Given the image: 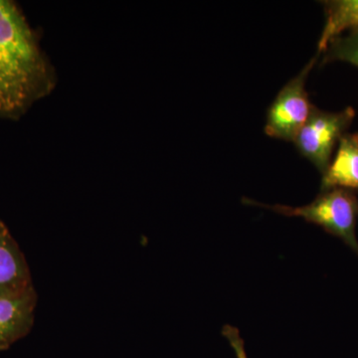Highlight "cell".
<instances>
[{
  "instance_id": "8fae6325",
  "label": "cell",
  "mask_w": 358,
  "mask_h": 358,
  "mask_svg": "<svg viewBox=\"0 0 358 358\" xmlns=\"http://www.w3.org/2000/svg\"><path fill=\"white\" fill-rule=\"evenodd\" d=\"M2 225H4V223L1 222V221H0V227H1Z\"/></svg>"
},
{
  "instance_id": "5b68a950",
  "label": "cell",
  "mask_w": 358,
  "mask_h": 358,
  "mask_svg": "<svg viewBox=\"0 0 358 358\" xmlns=\"http://www.w3.org/2000/svg\"><path fill=\"white\" fill-rule=\"evenodd\" d=\"M37 301L34 287L21 294L0 296V352L30 333Z\"/></svg>"
},
{
  "instance_id": "8992f818",
  "label": "cell",
  "mask_w": 358,
  "mask_h": 358,
  "mask_svg": "<svg viewBox=\"0 0 358 358\" xmlns=\"http://www.w3.org/2000/svg\"><path fill=\"white\" fill-rule=\"evenodd\" d=\"M32 287L25 257L4 224L0 227V296L21 294Z\"/></svg>"
},
{
  "instance_id": "277c9868",
  "label": "cell",
  "mask_w": 358,
  "mask_h": 358,
  "mask_svg": "<svg viewBox=\"0 0 358 358\" xmlns=\"http://www.w3.org/2000/svg\"><path fill=\"white\" fill-rule=\"evenodd\" d=\"M320 57L315 54L301 72L280 90L271 103L265 124V133L270 138L294 141L305 126L313 108L306 85Z\"/></svg>"
},
{
  "instance_id": "ba28073f",
  "label": "cell",
  "mask_w": 358,
  "mask_h": 358,
  "mask_svg": "<svg viewBox=\"0 0 358 358\" xmlns=\"http://www.w3.org/2000/svg\"><path fill=\"white\" fill-rule=\"evenodd\" d=\"M324 25L317 42V51L322 55L334 39L343 33L358 32V0H331L324 1Z\"/></svg>"
},
{
  "instance_id": "9c48e42d",
  "label": "cell",
  "mask_w": 358,
  "mask_h": 358,
  "mask_svg": "<svg viewBox=\"0 0 358 358\" xmlns=\"http://www.w3.org/2000/svg\"><path fill=\"white\" fill-rule=\"evenodd\" d=\"M322 55L324 64L339 61L358 68V32L348 33L334 39Z\"/></svg>"
},
{
  "instance_id": "7a4b0ae2",
  "label": "cell",
  "mask_w": 358,
  "mask_h": 358,
  "mask_svg": "<svg viewBox=\"0 0 358 358\" xmlns=\"http://www.w3.org/2000/svg\"><path fill=\"white\" fill-rule=\"evenodd\" d=\"M244 203L256 205L289 217H301L307 222L320 226L334 236L338 237L358 255V241L355 225L358 215V199L350 190L333 188L324 190L310 204L292 207L286 205H267L243 199Z\"/></svg>"
},
{
  "instance_id": "52a82bcc",
  "label": "cell",
  "mask_w": 358,
  "mask_h": 358,
  "mask_svg": "<svg viewBox=\"0 0 358 358\" xmlns=\"http://www.w3.org/2000/svg\"><path fill=\"white\" fill-rule=\"evenodd\" d=\"M320 187L322 192L333 188L358 190V133H346L339 140Z\"/></svg>"
},
{
  "instance_id": "30bf717a",
  "label": "cell",
  "mask_w": 358,
  "mask_h": 358,
  "mask_svg": "<svg viewBox=\"0 0 358 358\" xmlns=\"http://www.w3.org/2000/svg\"><path fill=\"white\" fill-rule=\"evenodd\" d=\"M222 334L234 350L236 358H248L245 352L244 341L240 336L239 329L230 324H225L222 329Z\"/></svg>"
},
{
  "instance_id": "6da1fadb",
  "label": "cell",
  "mask_w": 358,
  "mask_h": 358,
  "mask_svg": "<svg viewBox=\"0 0 358 358\" xmlns=\"http://www.w3.org/2000/svg\"><path fill=\"white\" fill-rule=\"evenodd\" d=\"M57 76L17 4L0 0V117L18 120L53 91Z\"/></svg>"
},
{
  "instance_id": "3957f363",
  "label": "cell",
  "mask_w": 358,
  "mask_h": 358,
  "mask_svg": "<svg viewBox=\"0 0 358 358\" xmlns=\"http://www.w3.org/2000/svg\"><path fill=\"white\" fill-rule=\"evenodd\" d=\"M355 117L352 107L327 112L313 106L310 117L293 143L299 152L324 174L331 164L339 140L348 133Z\"/></svg>"
}]
</instances>
